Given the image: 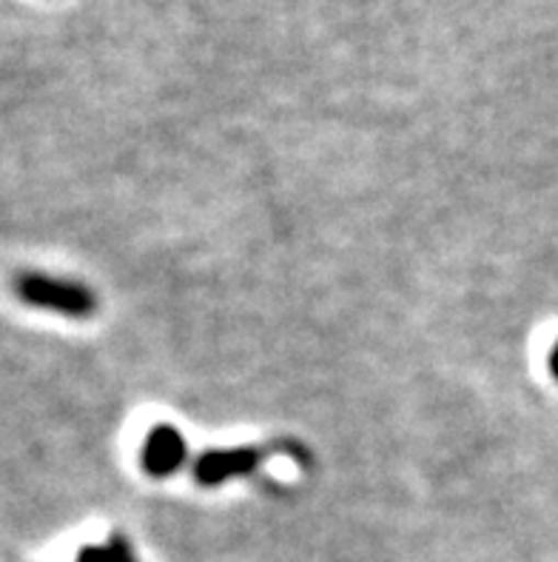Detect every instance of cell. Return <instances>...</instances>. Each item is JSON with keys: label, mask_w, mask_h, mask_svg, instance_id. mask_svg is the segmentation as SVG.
<instances>
[{"label": "cell", "mask_w": 558, "mask_h": 562, "mask_svg": "<svg viewBox=\"0 0 558 562\" xmlns=\"http://www.w3.org/2000/svg\"><path fill=\"white\" fill-rule=\"evenodd\" d=\"M18 294L26 300L29 306L49 308V312L66 314L75 321H89L98 312V297L92 289H86L78 280L49 278V274H23L18 280Z\"/></svg>", "instance_id": "1"}, {"label": "cell", "mask_w": 558, "mask_h": 562, "mask_svg": "<svg viewBox=\"0 0 558 562\" xmlns=\"http://www.w3.org/2000/svg\"><path fill=\"white\" fill-rule=\"evenodd\" d=\"M265 451L242 446V449H214L197 457L194 463V477L200 485H223L228 480L246 477L262 463Z\"/></svg>", "instance_id": "2"}, {"label": "cell", "mask_w": 558, "mask_h": 562, "mask_svg": "<svg viewBox=\"0 0 558 562\" xmlns=\"http://www.w3.org/2000/svg\"><path fill=\"white\" fill-rule=\"evenodd\" d=\"M189 457L185 437L174 426H157L146 437L143 446V469L149 471L151 477H169Z\"/></svg>", "instance_id": "3"}, {"label": "cell", "mask_w": 558, "mask_h": 562, "mask_svg": "<svg viewBox=\"0 0 558 562\" xmlns=\"http://www.w3.org/2000/svg\"><path fill=\"white\" fill-rule=\"evenodd\" d=\"M109 551H112V562H137L135 551H132V546H128V540L123 535H112Z\"/></svg>", "instance_id": "4"}, {"label": "cell", "mask_w": 558, "mask_h": 562, "mask_svg": "<svg viewBox=\"0 0 558 562\" xmlns=\"http://www.w3.org/2000/svg\"><path fill=\"white\" fill-rule=\"evenodd\" d=\"M78 562H112V551L98 549V546H86L83 551L78 554Z\"/></svg>", "instance_id": "5"}, {"label": "cell", "mask_w": 558, "mask_h": 562, "mask_svg": "<svg viewBox=\"0 0 558 562\" xmlns=\"http://www.w3.org/2000/svg\"><path fill=\"white\" fill-rule=\"evenodd\" d=\"M550 371H553V378L558 380V342L553 346V351H550Z\"/></svg>", "instance_id": "6"}]
</instances>
